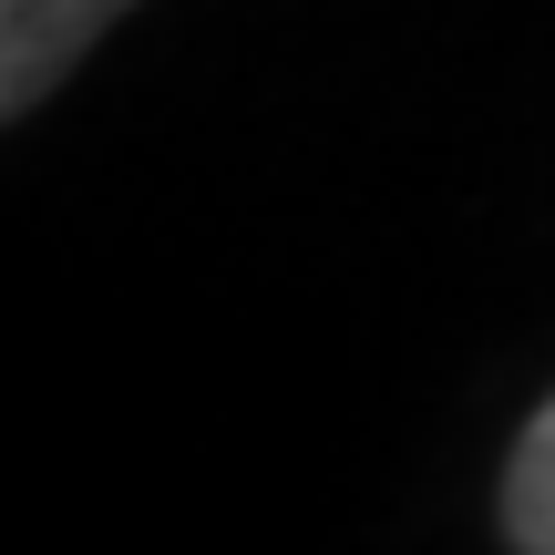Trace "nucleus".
<instances>
[{
    "instance_id": "1",
    "label": "nucleus",
    "mask_w": 555,
    "mask_h": 555,
    "mask_svg": "<svg viewBox=\"0 0 555 555\" xmlns=\"http://www.w3.org/2000/svg\"><path fill=\"white\" fill-rule=\"evenodd\" d=\"M134 0H0V124L62 93L82 52H93Z\"/></svg>"
},
{
    "instance_id": "2",
    "label": "nucleus",
    "mask_w": 555,
    "mask_h": 555,
    "mask_svg": "<svg viewBox=\"0 0 555 555\" xmlns=\"http://www.w3.org/2000/svg\"><path fill=\"white\" fill-rule=\"evenodd\" d=\"M504 545L555 555V401L525 422L515 463H504Z\"/></svg>"
}]
</instances>
